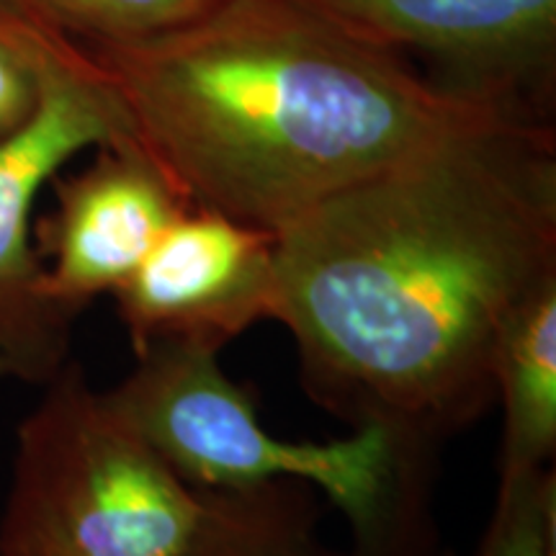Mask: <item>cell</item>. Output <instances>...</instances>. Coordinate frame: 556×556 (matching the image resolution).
<instances>
[{
    "instance_id": "obj_1",
    "label": "cell",
    "mask_w": 556,
    "mask_h": 556,
    "mask_svg": "<svg viewBox=\"0 0 556 556\" xmlns=\"http://www.w3.org/2000/svg\"><path fill=\"white\" fill-rule=\"evenodd\" d=\"M554 150L546 124H486L276 229L274 319L319 405L415 446L495 400L500 332L556 276Z\"/></svg>"
},
{
    "instance_id": "obj_6",
    "label": "cell",
    "mask_w": 556,
    "mask_h": 556,
    "mask_svg": "<svg viewBox=\"0 0 556 556\" xmlns=\"http://www.w3.org/2000/svg\"><path fill=\"white\" fill-rule=\"evenodd\" d=\"M451 99L548 124L556 0H302Z\"/></svg>"
},
{
    "instance_id": "obj_3",
    "label": "cell",
    "mask_w": 556,
    "mask_h": 556,
    "mask_svg": "<svg viewBox=\"0 0 556 556\" xmlns=\"http://www.w3.org/2000/svg\"><path fill=\"white\" fill-rule=\"evenodd\" d=\"M21 422L0 556H219L258 490L186 482L67 361Z\"/></svg>"
},
{
    "instance_id": "obj_7",
    "label": "cell",
    "mask_w": 556,
    "mask_h": 556,
    "mask_svg": "<svg viewBox=\"0 0 556 556\" xmlns=\"http://www.w3.org/2000/svg\"><path fill=\"white\" fill-rule=\"evenodd\" d=\"M114 296L137 356L163 343L219 351L261 319H274V232L193 206L160 235Z\"/></svg>"
},
{
    "instance_id": "obj_5",
    "label": "cell",
    "mask_w": 556,
    "mask_h": 556,
    "mask_svg": "<svg viewBox=\"0 0 556 556\" xmlns=\"http://www.w3.org/2000/svg\"><path fill=\"white\" fill-rule=\"evenodd\" d=\"M37 67V106L0 137V381L26 384H47L67 364L75 323L47 294L45 261L31 245L39 193L83 150L135 139L103 70L50 21Z\"/></svg>"
},
{
    "instance_id": "obj_8",
    "label": "cell",
    "mask_w": 556,
    "mask_h": 556,
    "mask_svg": "<svg viewBox=\"0 0 556 556\" xmlns=\"http://www.w3.org/2000/svg\"><path fill=\"white\" fill-rule=\"evenodd\" d=\"M193 208L137 139L99 148L86 170L58 180L52 217L37 229L47 294L78 317L101 294H114L160 235Z\"/></svg>"
},
{
    "instance_id": "obj_9",
    "label": "cell",
    "mask_w": 556,
    "mask_h": 556,
    "mask_svg": "<svg viewBox=\"0 0 556 556\" xmlns=\"http://www.w3.org/2000/svg\"><path fill=\"white\" fill-rule=\"evenodd\" d=\"M492 384L503 402L500 475L546 469L556 448V276L533 289L507 319Z\"/></svg>"
},
{
    "instance_id": "obj_13",
    "label": "cell",
    "mask_w": 556,
    "mask_h": 556,
    "mask_svg": "<svg viewBox=\"0 0 556 556\" xmlns=\"http://www.w3.org/2000/svg\"><path fill=\"white\" fill-rule=\"evenodd\" d=\"M41 16L29 0H0V137L31 116L39 99Z\"/></svg>"
},
{
    "instance_id": "obj_4",
    "label": "cell",
    "mask_w": 556,
    "mask_h": 556,
    "mask_svg": "<svg viewBox=\"0 0 556 556\" xmlns=\"http://www.w3.org/2000/svg\"><path fill=\"white\" fill-rule=\"evenodd\" d=\"M217 353L193 343L152 345L106 397L199 490L315 484L351 523L353 556H428L420 518L402 484L413 443L379 426H361L330 443L276 438L261 426L253 397L227 377Z\"/></svg>"
},
{
    "instance_id": "obj_12",
    "label": "cell",
    "mask_w": 556,
    "mask_h": 556,
    "mask_svg": "<svg viewBox=\"0 0 556 556\" xmlns=\"http://www.w3.org/2000/svg\"><path fill=\"white\" fill-rule=\"evenodd\" d=\"M219 556H340L315 539L307 495L296 482H276L255 492L245 523Z\"/></svg>"
},
{
    "instance_id": "obj_2",
    "label": "cell",
    "mask_w": 556,
    "mask_h": 556,
    "mask_svg": "<svg viewBox=\"0 0 556 556\" xmlns=\"http://www.w3.org/2000/svg\"><path fill=\"white\" fill-rule=\"evenodd\" d=\"M80 45L189 204L268 232L443 139L518 122L441 93L302 0H219L157 37Z\"/></svg>"
},
{
    "instance_id": "obj_10",
    "label": "cell",
    "mask_w": 556,
    "mask_h": 556,
    "mask_svg": "<svg viewBox=\"0 0 556 556\" xmlns=\"http://www.w3.org/2000/svg\"><path fill=\"white\" fill-rule=\"evenodd\" d=\"M47 21L78 41L127 45L180 29L219 0H29Z\"/></svg>"
},
{
    "instance_id": "obj_11",
    "label": "cell",
    "mask_w": 556,
    "mask_h": 556,
    "mask_svg": "<svg viewBox=\"0 0 556 556\" xmlns=\"http://www.w3.org/2000/svg\"><path fill=\"white\" fill-rule=\"evenodd\" d=\"M475 556H556V482L552 471L500 475L495 510Z\"/></svg>"
}]
</instances>
